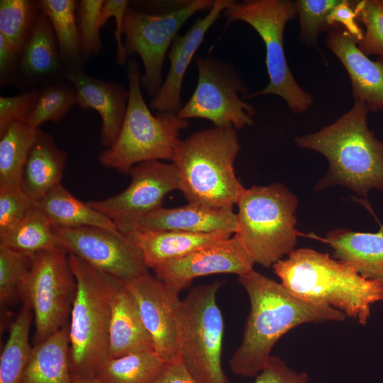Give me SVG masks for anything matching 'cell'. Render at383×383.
<instances>
[{"instance_id":"cell-23","label":"cell","mask_w":383,"mask_h":383,"mask_svg":"<svg viewBox=\"0 0 383 383\" xmlns=\"http://www.w3.org/2000/svg\"><path fill=\"white\" fill-rule=\"evenodd\" d=\"M155 351L152 338L142 320L137 301L124 282L112 301L108 358Z\"/></svg>"},{"instance_id":"cell-21","label":"cell","mask_w":383,"mask_h":383,"mask_svg":"<svg viewBox=\"0 0 383 383\" xmlns=\"http://www.w3.org/2000/svg\"><path fill=\"white\" fill-rule=\"evenodd\" d=\"M237 216L232 208H213L187 204L177 208L160 207L140 220L133 231H179L190 233L224 232L234 234Z\"/></svg>"},{"instance_id":"cell-27","label":"cell","mask_w":383,"mask_h":383,"mask_svg":"<svg viewBox=\"0 0 383 383\" xmlns=\"http://www.w3.org/2000/svg\"><path fill=\"white\" fill-rule=\"evenodd\" d=\"M35 204L54 227L74 228L92 226L118 231L111 220L93 209L87 202L76 198L62 184L50 190Z\"/></svg>"},{"instance_id":"cell-39","label":"cell","mask_w":383,"mask_h":383,"mask_svg":"<svg viewBox=\"0 0 383 383\" xmlns=\"http://www.w3.org/2000/svg\"><path fill=\"white\" fill-rule=\"evenodd\" d=\"M21 185H0V236L10 231L34 206Z\"/></svg>"},{"instance_id":"cell-31","label":"cell","mask_w":383,"mask_h":383,"mask_svg":"<svg viewBox=\"0 0 383 383\" xmlns=\"http://www.w3.org/2000/svg\"><path fill=\"white\" fill-rule=\"evenodd\" d=\"M33 318L31 309L22 306L11 323L0 356V383H21L33 348L29 343Z\"/></svg>"},{"instance_id":"cell-43","label":"cell","mask_w":383,"mask_h":383,"mask_svg":"<svg viewBox=\"0 0 383 383\" xmlns=\"http://www.w3.org/2000/svg\"><path fill=\"white\" fill-rule=\"evenodd\" d=\"M356 21L353 1L350 0H340L328 16V24L331 29L343 26L342 28L360 41L363 37V30Z\"/></svg>"},{"instance_id":"cell-15","label":"cell","mask_w":383,"mask_h":383,"mask_svg":"<svg viewBox=\"0 0 383 383\" xmlns=\"http://www.w3.org/2000/svg\"><path fill=\"white\" fill-rule=\"evenodd\" d=\"M134 296L155 351L168 362L179 357L177 316L180 292L149 272L126 282Z\"/></svg>"},{"instance_id":"cell-28","label":"cell","mask_w":383,"mask_h":383,"mask_svg":"<svg viewBox=\"0 0 383 383\" xmlns=\"http://www.w3.org/2000/svg\"><path fill=\"white\" fill-rule=\"evenodd\" d=\"M155 351L107 358L95 377L101 383H153L168 365Z\"/></svg>"},{"instance_id":"cell-12","label":"cell","mask_w":383,"mask_h":383,"mask_svg":"<svg viewBox=\"0 0 383 383\" xmlns=\"http://www.w3.org/2000/svg\"><path fill=\"white\" fill-rule=\"evenodd\" d=\"M196 87L177 116L182 119L204 118L215 127L241 129L253 123L254 106L239 94L246 89L237 73L222 61L211 56L197 57Z\"/></svg>"},{"instance_id":"cell-44","label":"cell","mask_w":383,"mask_h":383,"mask_svg":"<svg viewBox=\"0 0 383 383\" xmlns=\"http://www.w3.org/2000/svg\"><path fill=\"white\" fill-rule=\"evenodd\" d=\"M21 52L0 35V87L16 84Z\"/></svg>"},{"instance_id":"cell-5","label":"cell","mask_w":383,"mask_h":383,"mask_svg":"<svg viewBox=\"0 0 383 383\" xmlns=\"http://www.w3.org/2000/svg\"><path fill=\"white\" fill-rule=\"evenodd\" d=\"M77 291L69 325L71 374L95 377L108 358L112 301L125 282L68 253Z\"/></svg>"},{"instance_id":"cell-36","label":"cell","mask_w":383,"mask_h":383,"mask_svg":"<svg viewBox=\"0 0 383 383\" xmlns=\"http://www.w3.org/2000/svg\"><path fill=\"white\" fill-rule=\"evenodd\" d=\"M353 8L356 19L365 27L358 48L367 56L383 58V0L353 1Z\"/></svg>"},{"instance_id":"cell-22","label":"cell","mask_w":383,"mask_h":383,"mask_svg":"<svg viewBox=\"0 0 383 383\" xmlns=\"http://www.w3.org/2000/svg\"><path fill=\"white\" fill-rule=\"evenodd\" d=\"M326 241L333 258L346 263L362 277L383 285V225L376 233L338 228L328 231Z\"/></svg>"},{"instance_id":"cell-11","label":"cell","mask_w":383,"mask_h":383,"mask_svg":"<svg viewBox=\"0 0 383 383\" xmlns=\"http://www.w3.org/2000/svg\"><path fill=\"white\" fill-rule=\"evenodd\" d=\"M76 291V279L64 249L57 248L33 255L20 302L33 313L34 345L67 324Z\"/></svg>"},{"instance_id":"cell-34","label":"cell","mask_w":383,"mask_h":383,"mask_svg":"<svg viewBox=\"0 0 383 383\" xmlns=\"http://www.w3.org/2000/svg\"><path fill=\"white\" fill-rule=\"evenodd\" d=\"M74 105L76 91L67 81L40 86L35 109L26 123L37 130L46 121L60 123Z\"/></svg>"},{"instance_id":"cell-26","label":"cell","mask_w":383,"mask_h":383,"mask_svg":"<svg viewBox=\"0 0 383 383\" xmlns=\"http://www.w3.org/2000/svg\"><path fill=\"white\" fill-rule=\"evenodd\" d=\"M21 383H73L68 324L33 346Z\"/></svg>"},{"instance_id":"cell-4","label":"cell","mask_w":383,"mask_h":383,"mask_svg":"<svg viewBox=\"0 0 383 383\" xmlns=\"http://www.w3.org/2000/svg\"><path fill=\"white\" fill-rule=\"evenodd\" d=\"M240 148L233 128L213 126L180 140L172 162L188 204L233 208L245 189L234 168Z\"/></svg>"},{"instance_id":"cell-13","label":"cell","mask_w":383,"mask_h":383,"mask_svg":"<svg viewBox=\"0 0 383 383\" xmlns=\"http://www.w3.org/2000/svg\"><path fill=\"white\" fill-rule=\"evenodd\" d=\"M126 173L131 177L126 189L104 199L87 201L111 220L123 234L129 233L140 220L162 207L168 193L180 189L178 172L172 162H143Z\"/></svg>"},{"instance_id":"cell-20","label":"cell","mask_w":383,"mask_h":383,"mask_svg":"<svg viewBox=\"0 0 383 383\" xmlns=\"http://www.w3.org/2000/svg\"><path fill=\"white\" fill-rule=\"evenodd\" d=\"M65 70L51 23L42 10L21 51L16 84L33 87L60 82Z\"/></svg>"},{"instance_id":"cell-9","label":"cell","mask_w":383,"mask_h":383,"mask_svg":"<svg viewBox=\"0 0 383 383\" xmlns=\"http://www.w3.org/2000/svg\"><path fill=\"white\" fill-rule=\"evenodd\" d=\"M223 14L228 21H243L252 27L264 42L269 83L261 91L248 97L274 94L282 97L294 113L306 111L312 106L313 96L294 79L285 57L284 32L287 23L297 16L295 1H233Z\"/></svg>"},{"instance_id":"cell-40","label":"cell","mask_w":383,"mask_h":383,"mask_svg":"<svg viewBox=\"0 0 383 383\" xmlns=\"http://www.w3.org/2000/svg\"><path fill=\"white\" fill-rule=\"evenodd\" d=\"M38 88L12 96H0V136L14 122H26L33 111Z\"/></svg>"},{"instance_id":"cell-18","label":"cell","mask_w":383,"mask_h":383,"mask_svg":"<svg viewBox=\"0 0 383 383\" xmlns=\"http://www.w3.org/2000/svg\"><path fill=\"white\" fill-rule=\"evenodd\" d=\"M233 2V0H214L208 14L197 18L185 34L175 38L168 52V74L150 102L152 110L174 113L180 110L182 85L187 67L209 29Z\"/></svg>"},{"instance_id":"cell-19","label":"cell","mask_w":383,"mask_h":383,"mask_svg":"<svg viewBox=\"0 0 383 383\" xmlns=\"http://www.w3.org/2000/svg\"><path fill=\"white\" fill-rule=\"evenodd\" d=\"M358 40L343 28H331L326 44L345 68L354 100L365 103L369 111L383 110V58L370 60L357 45Z\"/></svg>"},{"instance_id":"cell-14","label":"cell","mask_w":383,"mask_h":383,"mask_svg":"<svg viewBox=\"0 0 383 383\" xmlns=\"http://www.w3.org/2000/svg\"><path fill=\"white\" fill-rule=\"evenodd\" d=\"M53 230L67 253L125 282L148 272L140 248L129 235L92 226Z\"/></svg>"},{"instance_id":"cell-38","label":"cell","mask_w":383,"mask_h":383,"mask_svg":"<svg viewBox=\"0 0 383 383\" xmlns=\"http://www.w3.org/2000/svg\"><path fill=\"white\" fill-rule=\"evenodd\" d=\"M104 0H81L77 9V25L84 60L97 55L102 44L97 20Z\"/></svg>"},{"instance_id":"cell-1","label":"cell","mask_w":383,"mask_h":383,"mask_svg":"<svg viewBox=\"0 0 383 383\" xmlns=\"http://www.w3.org/2000/svg\"><path fill=\"white\" fill-rule=\"evenodd\" d=\"M238 280L248 295L250 309L241 342L228 362L235 374L256 377L267 365L276 343L295 327L346 318L338 310L299 299L281 283L255 270Z\"/></svg>"},{"instance_id":"cell-45","label":"cell","mask_w":383,"mask_h":383,"mask_svg":"<svg viewBox=\"0 0 383 383\" xmlns=\"http://www.w3.org/2000/svg\"><path fill=\"white\" fill-rule=\"evenodd\" d=\"M153 383H198L184 365L179 355L170 362Z\"/></svg>"},{"instance_id":"cell-2","label":"cell","mask_w":383,"mask_h":383,"mask_svg":"<svg viewBox=\"0 0 383 383\" xmlns=\"http://www.w3.org/2000/svg\"><path fill=\"white\" fill-rule=\"evenodd\" d=\"M368 112L365 102L354 100L333 123L295 139L297 145L322 154L328 162L315 191L341 185L365 199L373 189L383 191V142L369 128Z\"/></svg>"},{"instance_id":"cell-42","label":"cell","mask_w":383,"mask_h":383,"mask_svg":"<svg viewBox=\"0 0 383 383\" xmlns=\"http://www.w3.org/2000/svg\"><path fill=\"white\" fill-rule=\"evenodd\" d=\"M252 383H309L306 372L290 368L278 356L271 355L267 365Z\"/></svg>"},{"instance_id":"cell-25","label":"cell","mask_w":383,"mask_h":383,"mask_svg":"<svg viewBox=\"0 0 383 383\" xmlns=\"http://www.w3.org/2000/svg\"><path fill=\"white\" fill-rule=\"evenodd\" d=\"M67 154L56 144L54 136L38 130L24 166L22 188L34 201L61 184Z\"/></svg>"},{"instance_id":"cell-32","label":"cell","mask_w":383,"mask_h":383,"mask_svg":"<svg viewBox=\"0 0 383 383\" xmlns=\"http://www.w3.org/2000/svg\"><path fill=\"white\" fill-rule=\"evenodd\" d=\"M39 129L13 123L0 136V185H21L28 156Z\"/></svg>"},{"instance_id":"cell-37","label":"cell","mask_w":383,"mask_h":383,"mask_svg":"<svg viewBox=\"0 0 383 383\" xmlns=\"http://www.w3.org/2000/svg\"><path fill=\"white\" fill-rule=\"evenodd\" d=\"M340 0H297V15L299 17L300 38L306 44L316 46L318 35L331 30L328 16Z\"/></svg>"},{"instance_id":"cell-24","label":"cell","mask_w":383,"mask_h":383,"mask_svg":"<svg viewBox=\"0 0 383 383\" xmlns=\"http://www.w3.org/2000/svg\"><path fill=\"white\" fill-rule=\"evenodd\" d=\"M140 248L148 268L185 257L231 237L224 232L190 233L179 231H133L128 233Z\"/></svg>"},{"instance_id":"cell-17","label":"cell","mask_w":383,"mask_h":383,"mask_svg":"<svg viewBox=\"0 0 383 383\" xmlns=\"http://www.w3.org/2000/svg\"><path fill=\"white\" fill-rule=\"evenodd\" d=\"M65 79L75 89L77 105L84 110L94 109L101 117V144L106 148L115 143L127 109L128 88L115 81L96 78L82 66L67 67Z\"/></svg>"},{"instance_id":"cell-47","label":"cell","mask_w":383,"mask_h":383,"mask_svg":"<svg viewBox=\"0 0 383 383\" xmlns=\"http://www.w3.org/2000/svg\"><path fill=\"white\" fill-rule=\"evenodd\" d=\"M382 142H383V140H382Z\"/></svg>"},{"instance_id":"cell-16","label":"cell","mask_w":383,"mask_h":383,"mask_svg":"<svg viewBox=\"0 0 383 383\" xmlns=\"http://www.w3.org/2000/svg\"><path fill=\"white\" fill-rule=\"evenodd\" d=\"M255 262L233 235L185 257L167 260L152 268L155 276L181 292L197 277L214 274L238 277L254 270Z\"/></svg>"},{"instance_id":"cell-41","label":"cell","mask_w":383,"mask_h":383,"mask_svg":"<svg viewBox=\"0 0 383 383\" xmlns=\"http://www.w3.org/2000/svg\"><path fill=\"white\" fill-rule=\"evenodd\" d=\"M129 1L126 0H105L97 20L98 27L101 29L111 17L115 18L114 38L116 42V62L119 65H123L127 60L122 35H123L125 13Z\"/></svg>"},{"instance_id":"cell-46","label":"cell","mask_w":383,"mask_h":383,"mask_svg":"<svg viewBox=\"0 0 383 383\" xmlns=\"http://www.w3.org/2000/svg\"><path fill=\"white\" fill-rule=\"evenodd\" d=\"M73 383H101L96 377H85L72 374Z\"/></svg>"},{"instance_id":"cell-8","label":"cell","mask_w":383,"mask_h":383,"mask_svg":"<svg viewBox=\"0 0 383 383\" xmlns=\"http://www.w3.org/2000/svg\"><path fill=\"white\" fill-rule=\"evenodd\" d=\"M221 285L193 287L177 312L179 355L198 383H230L221 366L224 322L216 302Z\"/></svg>"},{"instance_id":"cell-30","label":"cell","mask_w":383,"mask_h":383,"mask_svg":"<svg viewBox=\"0 0 383 383\" xmlns=\"http://www.w3.org/2000/svg\"><path fill=\"white\" fill-rule=\"evenodd\" d=\"M0 246L30 255L60 248L52 225L35 204L10 231L0 236Z\"/></svg>"},{"instance_id":"cell-10","label":"cell","mask_w":383,"mask_h":383,"mask_svg":"<svg viewBox=\"0 0 383 383\" xmlns=\"http://www.w3.org/2000/svg\"><path fill=\"white\" fill-rule=\"evenodd\" d=\"M214 0H188L162 3L154 10H143L128 4L123 20L126 56L136 53L144 73L140 85L154 97L162 84L165 56L182 25L194 13L210 9Z\"/></svg>"},{"instance_id":"cell-6","label":"cell","mask_w":383,"mask_h":383,"mask_svg":"<svg viewBox=\"0 0 383 383\" xmlns=\"http://www.w3.org/2000/svg\"><path fill=\"white\" fill-rule=\"evenodd\" d=\"M236 205L234 236L253 262L272 267L295 250L296 196L279 182L244 189Z\"/></svg>"},{"instance_id":"cell-7","label":"cell","mask_w":383,"mask_h":383,"mask_svg":"<svg viewBox=\"0 0 383 383\" xmlns=\"http://www.w3.org/2000/svg\"><path fill=\"white\" fill-rule=\"evenodd\" d=\"M140 76L137 62L130 59L127 64L129 96L124 121L115 143L99 155V163L105 167L126 172L143 162H172L180 141L179 132L189 125L188 120L179 118L174 113L152 114L142 94Z\"/></svg>"},{"instance_id":"cell-35","label":"cell","mask_w":383,"mask_h":383,"mask_svg":"<svg viewBox=\"0 0 383 383\" xmlns=\"http://www.w3.org/2000/svg\"><path fill=\"white\" fill-rule=\"evenodd\" d=\"M33 255L0 246V304L4 309L20 301Z\"/></svg>"},{"instance_id":"cell-29","label":"cell","mask_w":383,"mask_h":383,"mask_svg":"<svg viewBox=\"0 0 383 383\" xmlns=\"http://www.w3.org/2000/svg\"><path fill=\"white\" fill-rule=\"evenodd\" d=\"M55 33L60 54L66 68L82 67V56L77 25L75 0H40Z\"/></svg>"},{"instance_id":"cell-33","label":"cell","mask_w":383,"mask_h":383,"mask_svg":"<svg viewBox=\"0 0 383 383\" xmlns=\"http://www.w3.org/2000/svg\"><path fill=\"white\" fill-rule=\"evenodd\" d=\"M41 11L40 1L1 0L0 35L21 52Z\"/></svg>"},{"instance_id":"cell-3","label":"cell","mask_w":383,"mask_h":383,"mask_svg":"<svg viewBox=\"0 0 383 383\" xmlns=\"http://www.w3.org/2000/svg\"><path fill=\"white\" fill-rule=\"evenodd\" d=\"M281 284L299 299L331 307L367 323L372 305L383 301V285L367 279L329 254L303 248L272 266Z\"/></svg>"}]
</instances>
